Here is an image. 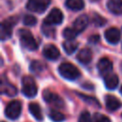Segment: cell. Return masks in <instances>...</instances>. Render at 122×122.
I'll return each mask as SVG.
<instances>
[{
    "instance_id": "1",
    "label": "cell",
    "mask_w": 122,
    "mask_h": 122,
    "mask_svg": "<svg viewBox=\"0 0 122 122\" xmlns=\"http://www.w3.org/2000/svg\"><path fill=\"white\" fill-rule=\"evenodd\" d=\"M58 71L64 78L69 80H75L80 76L79 70L71 63H62L58 67Z\"/></svg>"
},
{
    "instance_id": "2",
    "label": "cell",
    "mask_w": 122,
    "mask_h": 122,
    "mask_svg": "<svg viewBox=\"0 0 122 122\" xmlns=\"http://www.w3.org/2000/svg\"><path fill=\"white\" fill-rule=\"evenodd\" d=\"M19 33V38H20V42L21 44L28 50L30 51H34L38 48V44L35 41L34 37L32 36L31 32L28 30H20L18 31Z\"/></svg>"
},
{
    "instance_id": "3",
    "label": "cell",
    "mask_w": 122,
    "mask_h": 122,
    "mask_svg": "<svg viewBox=\"0 0 122 122\" xmlns=\"http://www.w3.org/2000/svg\"><path fill=\"white\" fill-rule=\"evenodd\" d=\"M22 92L27 97H33L37 93V86L30 76H24L22 79Z\"/></svg>"
},
{
    "instance_id": "4",
    "label": "cell",
    "mask_w": 122,
    "mask_h": 122,
    "mask_svg": "<svg viewBox=\"0 0 122 122\" xmlns=\"http://www.w3.org/2000/svg\"><path fill=\"white\" fill-rule=\"evenodd\" d=\"M21 110H22L21 103L17 100H14L8 104L5 110V114L8 118L14 120V119H17L21 114Z\"/></svg>"
},
{
    "instance_id": "5",
    "label": "cell",
    "mask_w": 122,
    "mask_h": 122,
    "mask_svg": "<svg viewBox=\"0 0 122 122\" xmlns=\"http://www.w3.org/2000/svg\"><path fill=\"white\" fill-rule=\"evenodd\" d=\"M51 0H29L27 3V9L30 11L42 13L47 10Z\"/></svg>"
},
{
    "instance_id": "6",
    "label": "cell",
    "mask_w": 122,
    "mask_h": 122,
    "mask_svg": "<svg viewBox=\"0 0 122 122\" xmlns=\"http://www.w3.org/2000/svg\"><path fill=\"white\" fill-rule=\"evenodd\" d=\"M43 98L46 102H48L51 105H53L56 108H63L64 107V101L63 99L56 93L47 90L43 93Z\"/></svg>"
},
{
    "instance_id": "7",
    "label": "cell",
    "mask_w": 122,
    "mask_h": 122,
    "mask_svg": "<svg viewBox=\"0 0 122 122\" xmlns=\"http://www.w3.org/2000/svg\"><path fill=\"white\" fill-rule=\"evenodd\" d=\"M63 13L59 9H52L48 16L45 18L44 23L49 24V25H58L61 24L63 21Z\"/></svg>"
},
{
    "instance_id": "8",
    "label": "cell",
    "mask_w": 122,
    "mask_h": 122,
    "mask_svg": "<svg viewBox=\"0 0 122 122\" xmlns=\"http://www.w3.org/2000/svg\"><path fill=\"white\" fill-rule=\"evenodd\" d=\"M97 69H98V71L99 73L105 77L107 76L108 74L112 73V63L110 59L104 57V58H101L98 63H97Z\"/></svg>"
},
{
    "instance_id": "9",
    "label": "cell",
    "mask_w": 122,
    "mask_h": 122,
    "mask_svg": "<svg viewBox=\"0 0 122 122\" xmlns=\"http://www.w3.org/2000/svg\"><path fill=\"white\" fill-rule=\"evenodd\" d=\"M13 24H14V21L11 20L10 18L2 22L1 24V39L2 40H6L10 37Z\"/></svg>"
},
{
    "instance_id": "10",
    "label": "cell",
    "mask_w": 122,
    "mask_h": 122,
    "mask_svg": "<svg viewBox=\"0 0 122 122\" xmlns=\"http://www.w3.org/2000/svg\"><path fill=\"white\" fill-rule=\"evenodd\" d=\"M120 37V31L116 28H110L105 31V38L110 44H117Z\"/></svg>"
},
{
    "instance_id": "11",
    "label": "cell",
    "mask_w": 122,
    "mask_h": 122,
    "mask_svg": "<svg viewBox=\"0 0 122 122\" xmlns=\"http://www.w3.org/2000/svg\"><path fill=\"white\" fill-rule=\"evenodd\" d=\"M43 55L49 59V60H55L59 57L60 52L58 51V49L53 46V45H47L44 47L43 50Z\"/></svg>"
},
{
    "instance_id": "12",
    "label": "cell",
    "mask_w": 122,
    "mask_h": 122,
    "mask_svg": "<svg viewBox=\"0 0 122 122\" xmlns=\"http://www.w3.org/2000/svg\"><path fill=\"white\" fill-rule=\"evenodd\" d=\"M88 24H89V18H88V16L85 15V14H82V15L78 16L74 20L73 25H72V28L79 33V32L83 31L86 29V27L88 26Z\"/></svg>"
},
{
    "instance_id": "13",
    "label": "cell",
    "mask_w": 122,
    "mask_h": 122,
    "mask_svg": "<svg viewBox=\"0 0 122 122\" xmlns=\"http://www.w3.org/2000/svg\"><path fill=\"white\" fill-rule=\"evenodd\" d=\"M105 103H106L107 109L110 110V111H116V110H118V109L121 107V105H122L121 101H120L117 97H115L114 95H112V94H108V95L106 96V98H105Z\"/></svg>"
},
{
    "instance_id": "14",
    "label": "cell",
    "mask_w": 122,
    "mask_h": 122,
    "mask_svg": "<svg viewBox=\"0 0 122 122\" xmlns=\"http://www.w3.org/2000/svg\"><path fill=\"white\" fill-rule=\"evenodd\" d=\"M92 51L88 48H84V49L80 50L77 53V60L82 64L90 63L92 61Z\"/></svg>"
},
{
    "instance_id": "15",
    "label": "cell",
    "mask_w": 122,
    "mask_h": 122,
    "mask_svg": "<svg viewBox=\"0 0 122 122\" xmlns=\"http://www.w3.org/2000/svg\"><path fill=\"white\" fill-rule=\"evenodd\" d=\"M107 7L113 14L122 13V0H108Z\"/></svg>"
},
{
    "instance_id": "16",
    "label": "cell",
    "mask_w": 122,
    "mask_h": 122,
    "mask_svg": "<svg viewBox=\"0 0 122 122\" xmlns=\"http://www.w3.org/2000/svg\"><path fill=\"white\" fill-rule=\"evenodd\" d=\"M104 83L107 89L114 90L118 85V77L114 73H110L104 77Z\"/></svg>"
},
{
    "instance_id": "17",
    "label": "cell",
    "mask_w": 122,
    "mask_h": 122,
    "mask_svg": "<svg viewBox=\"0 0 122 122\" xmlns=\"http://www.w3.org/2000/svg\"><path fill=\"white\" fill-rule=\"evenodd\" d=\"M1 92H2V93L7 94L8 96H14V95L17 93L16 88H15L12 84H10V82L5 81V80H2Z\"/></svg>"
},
{
    "instance_id": "18",
    "label": "cell",
    "mask_w": 122,
    "mask_h": 122,
    "mask_svg": "<svg viewBox=\"0 0 122 122\" xmlns=\"http://www.w3.org/2000/svg\"><path fill=\"white\" fill-rule=\"evenodd\" d=\"M29 110H30V112L31 113V115L36 119V120H39L41 121L43 119V113H42V111H41V108L40 106L35 103V102H32L29 105Z\"/></svg>"
},
{
    "instance_id": "19",
    "label": "cell",
    "mask_w": 122,
    "mask_h": 122,
    "mask_svg": "<svg viewBox=\"0 0 122 122\" xmlns=\"http://www.w3.org/2000/svg\"><path fill=\"white\" fill-rule=\"evenodd\" d=\"M77 47H78V43L73 40H66L63 43V49H64L65 52L68 54L73 53L76 51Z\"/></svg>"
},
{
    "instance_id": "20",
    "label": "cell",
    "mask_w": 122,
    "mask_h": 122,
    "mask_svg": "<svg viewBox=\"0 0 122 122\" xmlns=\"http://www.w3.org/2000/svg\"><path fill=\"white\" fill-rule=\"evenodd\" d=\"M66 6L71 10H80L84 8L83 0H67Z\"/></svg>"
},
{
    "instance_id": "21",
    "label": "cell",
    "mask_w": 122,
    "mask_h": 122,
    "mask_svg": "<svg viewBox=\"0 0 122 122\" xmlns=\"http://www.w3.org/2000/svg\"><path fill=\"white\" fill-rule=\"evenodd\" d=\"M49 116H50V118H51L52 121H54V122H61V121H63V120L65 119V115H64L61 112H58V111H56V110H51V111H50Z\"/></svg>"
},
{
    "instance_id": "22",
    "label": "cell",
    "mask_w": 122,
    "mask_h": 122,
    "mask_svg": "<svg viewBox=\"0 0 122 122\" xmlns=\"http://www.w3.org/2000/svg\"><path fill=\"white\" fill-rule=\"evenodd\" d=\"M42 31L45 36L47 37H52L55 33V29L52 27V25H49L43 22L42 24Z\"/></svg>"
},
{
    "instance_id": "23",
    "label": "cell",
    "mask_w": 122,
    "mask_h": 122,
    "mask_svg": "<svg viewBox=\"0 0 122 122\" xmlns=\"http://www.w3.org/2000/svg\"><path fill=\"white\" fill-rule=\"evenodd\" d=\"M78 32L73 29V28H66L63 30V36L67 40H73L77 36Z\"/></svg>"
},
{
    "instance_id": "24",
    "label": "cell",
    "mask_w": 122,
    "mask_h": 122,
    "mask_svg": "<svg viewBox=\"0 0 122 122\" xmlns=\"http://www.w3.org/2000/svg\"><path fill=\"white\" fill-rule=\"evenodd\" d=\"M30 71L33 73H40L43 71V64L39 61H32L30 63Z\"/></svg>"
},
{
    "instance_id": "25",
    "label": "cell",
    "mask_w": 122,
    "mask_h": 122,
    "mask_svg": "<svg viewBox=\"0 0 122 122\" xmlns=\"http://www.w3.org/2000/svg\"><path fill=\"white\" fill-rule=\"evenodd\" d=\"M79 96H80L86 103H88V104H90V105H93V106H95V107H100L98 101H97L95 98L91 97V96H87V95H84V94H81V93H79Z\"/></svg>"
},
{
    "instance_id": "26",
    "label": "cell",
    "mask_w": 122,
    "mask_h": 122,
    "mask_svg": "<svg viewBox=\"0 0 122 122\" xmlns=\"http://www.w3.org/2000/svg\"><path fill=\"white\" fill-rule=\"evenodd\" d=\"M92 122H111V120L106 115L96 112V113H94V115L92 117Z\"/></svg>"
},
{
    "instance_id": "27",
    "label": "cell",
    "mask_w": 122,
    "mask_h": 122,
    "mask_svg": "<svg viewBox=\"0 0 122 122\" xmlns=\"http://www.w3.org/2000/svg\"><path fill=\"white\" fill-rule=\"evenodd\" d=\"M92 22H93V24L95 26L101 27V26H103V25L106 24V19L104 17L100 16L99 14H94L93 17H92Z\"/></svg>"
},
{
    "instance_id": "28",
    "label": "cell",
    "mask_w": 122,
    "mask_h": 122,
    "mask_svg": "<svg viewBox=\"0 0 122 122\" xmlns=\"http://www.w3.org/2000/svg\"><path fill=\"white\" fill-rule=\"evenodd\" d=\"M23 22L26 26H33L36 24V18L32 15H25L24 18H23Z\"/></svg>"
},
{
    "instance_id": "29",
    "label": "cell",
    "mask_w": 122,
    "mask_h": 122,
    "mask_svg": "<svg viewBox=\"0 0 122 122\" xmlns=\"http://www.w3.org/2000/svg\"><path fill=\"white\" fill-rule=\"evenodd\" d=\"M78 122H92V118L88 112H83L79 116Z\"/></svg>"
},
{
    "instance_id": "30",
    "label": "cell",
    "mask_w": 122,
    "mask_h": 122,
    "mask_svg": "<svg viewBox=\"0 0 122 122\" xmlns=\"http://www.w3.org/2000/svg\"><path fill=\"white\" fill-rule=\"evenodd\" d=\"M99 40H100V37H99L98 35H96V34H95V35H92V36H91V37L89 38L90 43H93V44L99 42Z\"/></svg>"
},
{
    "instance_id": "31",
    "label": "cell",
    "mask_w": 122,
    "mask_h": 122,
    "mask_svg": "<svg viewBox=\"0 0 122 122\" xmlns=\"http://www.w3.org/2000/svg\"><path fill=\"white\" fill-rule=\"evenodd\" d=\"M90 1H92V2H96V1H98V0H90Z\"/></svg>"
},
{
    "instance_id": "32",
    "label": "cell",
    "mask_w": 122,
    "mask_h": 122,
    "mask_svg": "<svg viewBox=\"0 0 122 122\" xmlns=\"http://www.w3.org/2000/svg\"><path fill=\"white\" fill-rule=\"evenodd\" d=\"M120 92H121V93H122V87H121V90H120Z\"/></svg>"
},
{
    "instance_id": "33",
    "label": "cell",
    "mask_w": 122,
    "mask_h": 122,
    "mask_svg": "<svg viewBox=\"0 0 122 122\" xmlns=\"http://www.w3.org/2000/svg\"><path fill=\"white\" fill-rule=\"evenodd\" d=\"M121 68H122V66H121Z\"/></svg>"
}]
</instances>
